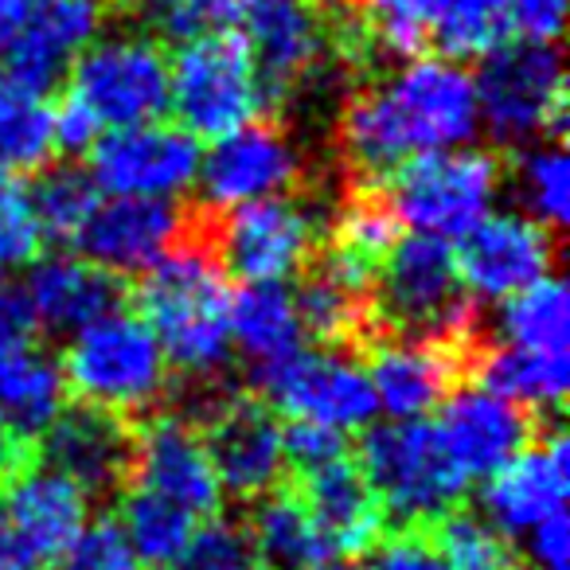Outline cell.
Segmentation results:
<instances>
[{"instance_id": "6da1fadb", "label": "cell", "mask_w": 570, "mask_h": 570, "mask_svg": "<svg viewBox=\"0 0 570 570\" xmlns=\"http://www.w3.org/2000/svg\"><path fill=\"white\" fill-rule=\"evenodd\" d=\"M473 75L450 59H411L387 82H360L336 126L352 184H387L422 153L476 137Z\"/></svg>"}, {"instance_id": "7a4b0ae2", "label": "cell", "mask_w": 570, "mask_h": 570, "mask_svg": "<svg viewBox=\"0 0 570 570\" xmlns=\"http://www.w3.org/2000/svg\"><path fill=\"white\" fill-rule=\"evenodd\" d=\"M137 309L153 328L168 367L184 380H223L235 356L230 344V285L207 246L184 223V238L145 269Z\"/></svg>"}, {"instance_id": "3957f363", "label": "cell", "mask_w": 570, "mask_h": 570, "mask_svg": "<svg viewBox=\"0 0 570 570\" xmlns=\"http://www.w3.org/2000/svg\"><path fill=\"white\" fill-rule=\"evenodd\" d=\"M375 325L387 336L473 348L484 341L453 246L430 235L399 238L372 285Z\"/></svg>"}, {"instance_id": "277c9868", "label": "cell", "mask_w": 570, "mask_h": 570, "mask_svg": "<svg viewBox=\"0 0 570 570\" xmlns=\"http://www.w3.org/2000/svg\"><path fill=\"white\" fill-rule=\"evenodd\" d=\"M71 403L137 422L168 391V360L141 313H106L79 328L59 360Z\"/></svg>"}, {"instance_id": "5b68a950", "label": "cell", "mask_w": 570, "mask_h": 570, "mask_svg": "<svg viewBox=\"0 0 570 570\" xmlns=\"http://www.w3.org/2000/svg\"><path fill=\"white\" fill-rule=\"evenodd\" d=\"M191 230L215 266L243 282H285L302 274L321 250V215L302 199H254L227 212H188Z\"/></svg>"}, {"instance_id": "8992f818", "label": "cell", "mask_w": 570, "mask_h": 570, "mask_svg": "<svg viewBox=\"0 0 570 570\" xmlns=\"http://www.w3.org/2000/svg\"><path fill=\"white\" fill-rule=\"evenodd\" d=\"M356 461L380 497L383 515L403 528H426L465 504L469 476L450 458L438 430L422 419L367 430Z\"/></svg>"}, {"instance_id": "52a82bcc", "label": "cell", "mask_w": 570, "mask_h": 570, "mask_svg": "<svg viewBox=\"0 0 570 570\" xmlns=\"http://www.w3.org/2000/svg\"><path fill=\"white\" fill-rule=\"evenodd\" d=\"M476 118L497 145L528 149L543 137H562L567 126V71L554 43L504 40L481 56L473 75Z\"/></svg>"}, {"instance_id": "ba28073f", "label": "cell", "mask_w": 570, "mask_h": 570, "mask_svg": "<svg viewBox=\"0 0 570 570\" xmlns=\"http://www.w3.org/2000/svg\"><path fill=\"white\" fill-rule=\"evenodd\" d=\"M504 160L484 149H442L406 160L387 184L399 223H411L414 235L453 243L469 235L484 215H492Z\"/></svg>"}, {"instance_id": "9c48e42d", "label": "cell", "mask_w": 570, "mask_h": 570, "mask_svg": "<svg viewBox=\"0 0 570 570\" xmlns=\"http://www.w3.org/2000/svg\"><path fill=\"white\" fill-rule=\"evenodd\" d=\"M168 106L184 134L219 137L266 118L258 75L238 32H215L184 40L168 63Z\"/></svg>"}, {"instance_id": "30bf717a", "label": "cell", "mask_w": 570, "mask_h": 570, "mask_svg": "<svg viewBox=\"0 0 570 570\" xmlns=\"http://www.w3.org/2000/svg\"><path fill=\"white\" fill-rule=\"evenodd\" d=\"M238 36L250 51L266 118L285 110L328 71L333 59H341L325 12L309 0H250Z\"/></svg>"}, {"instance_id": "8fae6325", "label": "cell", "mask_w": 570, "mask_h": 570, "mask_svg": "<svg viewBox=\"0 0 570 570\" xmlns=\"http://www.w3.org/2000/svg\"><path fill=\"white\" fill-rule=\"evenodd\" d=\"M188 422H196L219 492H230L238 500H258L269 489H277L285 473L282 422L266 399L250 395V391L219 387Z\"/></svg>"}, {"instance_id": "7c38bea8", "label": "cell", "mask_w": 570, "mask_h": 570, "mask_svg": "<svg viewBox=\"0 0 570 570\" xmlns=\"http://www.w3.org/2000/svg\"><path fill=\"white\" fill-rule=\"evenodd\" d=\"M67 90L102 129L157 121L168 110V59L153 36L95 40L67 71Z\"/></svg>"}, {"instance_id": "4fadbf2b", "label": "cell", "mask_w": 570, "mask_h": 570, "mask_svg": "<svg viewBox=\"0 0 570 570\" xmlns=\"http://www.w3.org/2000/svg\"><path fill=\"white\" fill-rule=\"evenodd\" d=\"M258 395L289 422H317L328 430H360L375 419V391L364 364L348 352H294L282 364L254 367Z\"/></svg>"}, {"instance_id": "5bb4252c", "label": "cell", "mask_w": 570, "mask_h": 570, "mask_svg": "<svg viewBox=\"0 0 570 570\" xmlns=\"http://www.w3.org/2000/svg\"><path fill=\"white\" fill-rule=\"evenodd\" d=\"M199 141L180 126L141 121L110 129L90 145V184L126 199H173L196 184Z\"/></svg>"}, {"instance_id": "9a60e30c", "label": "cell", "mask_w": 570, "mask_h": 570, "mask_svg": "<svg viewBox=\"0 0 570 570\" xmlns=\"http://www.w3.org/2000/svg\"><path fill=\"white\" fill-rule=\"evenodd\" d=\"M199 196L207 212H227L254 199H274L305 184L297 145L274 118H258L235 134L219 137L207 157H199Z\"/></svg>"}, {"instance_id": "2e32d148", "label": "cell", "mask_w": 570, "mask_h": 570, "mask_svg": "<svg viewBox=\"0 0 570 570\" xmlns=\"http://www.w3.org/2000/svg\"><path fill=\"white\" fill-rule=\"evenodd\" d=\"M453 258L473 302H508L539 277H551L559 258V230L515 212L484 215L469 235L458 238Z\"/></svg>"}, {"instance_id": "e0dca14e", "label": "cell", "mask_w": 570, "mask_h": 570, "mask_svg": "<svg viewBox=\"0 0 570 570\" xmlns=\"http://www.w3.org/2000/svg\"><path fill=\"white\" fill-rule=\"evenodd\" d=\"M481 344L458 348V344L406 341V336L375 333L360 348L364 372L375 391V406H383L395 422H411L430 414L434 406L445 403V395L453 387L469 383V372H473V360Z\"/></svg>"}, {"instance_id": "ac0fdd59", "label": "cell", "mask_w": 570, "mask_h": 570, "mask_svg": "<svg viewBox=\"0 0 570 570\" xmlns=\"http://www.w3.org/2000/svg\"><path fill=\"white\" fill-rule=\"evenodd\" d=\"M134 445L137 422L87 403H63V411L48 422V430L36 442V458L71 476L95 504V500L121 497L129 489Z\"/></svg>"}, {"instance_id": "d6986e66", "label": "cell", "mask_w": 570, "mask_h": 570, "mask_svg": "<svg viewBox=\"0 0 570 570\" xmlns=\"http://www.w3.org/2000/svg\"><path fill=\"white\" fill-rule=\"evenodd\" d=\"M0 489V520L36 567H51L90 523L87 492L40 458L17 469Z\"/></svg>"}, {"instance_id": "ffe728a7", "label": "cell", "mask_w": 570, "mask_h": 570, "mask_svg": "<svg viewBox=\"0 0 570 570\" xmlns=\"http://www.w3.org/2000/svg\"><path fill=\"white\" fill-rule=\"evenodd\" d=\"M438 438L458 461V469L476 481V476H492L500 465L528 450L539 434V419L523 406L508 403V399L484 391L481 383H461L445 395L438 406Z\"/></svg>"}, {"instance_id": "44dd1931", "label": "cell", "mask_w": 570, "mask_h": 570, "mask_svg": "<svg viewBox=\"0 0 570 570\" xmlns=\"http://www.w3.org/2000/svg\"><path fill=\"white\" fill-rule=\"evenodd\" d=\"M129 484L168 500L180 512H188L191 520L215 515L223 500L204 442H199L196 426L184 422L180 414H153V419L137 422Z\"/></svg>"}, {"instance_id": "7402d4cb", "label": "cell", "mask_w": 570, "mask_h": 570, "mask_svg": "<svg viewBox=\"0 0 570 570\" xmlns=\"http://www.w3.org/2000/svg\"><path fill=\"white\" fill-rule=\"evenodd\" d=\"M188 212L173 207L168 199H126L114 196L98 204L82 230L71 238L75 250L110 274H145L184 238Z\"/></svg>"}, {"instance_id": "603a6c76", "label": "cell", "mask_w": 570, "mask_h": 570, "mask_svg": "<svg viewBox=\"0 0 570 570\" xmlns=\"http://www.w3.org/2000/svg\"><path fill=\"white\" fill-rule=\"evenodd\" d=\"M567 492H570V445L562 426H547L539 445L531 442L528 450L515 453L508 465H500L489 476L484 489V520L497 531L512 535H528L551 515L567 512Z\"/></svg>"}, {"instance_id": "cb8c5ba5", "label": "cell", "mask_w": 570, "mask_h": 570, "mask_svg": "<svg viewBox=\"0 0 570 570\" xmlns=\"http://www.w3.org/2000/svg\"><path fill=\"white\" fill-rule=\"evenodd\" d=\"M102 28L106 0H32L17 43L4 56V75L48 98Z\"/></svg>"}, {"instance_id": "d4e9b609", "label": "cell", "mask_w": 570, "mask_h": 570, "mask_svg": "<svg viewBox=\"0 0 570 570\" xmlns=\"http://www.w3.org/2000/svg\"><path fill=\"white\" fill-rule=\"evenodd\" d=\"M289 489L317 523L328 554H364L383 535L387 515L352 453H341L325 465L297 469Z\"/></svg>"}, {"instance_id": "484cf974", "label": "cell", "mask_w": 570, "mask_h": 570, "mask_svg": "<svg viewBox=\"0 0 570 570\" xmlns=\"http://www.w3.org/2000/svg\"><path fill=\"white\" fill-rule=\"evenodd\" d=\"M36 328L48 333H79L106 313L126 309V277L95 266L82 254H48L36 258L24 282Z\"/></svg>"}, {"instance_id": "4316f807", "label": "cell", "mask_w": 570, "mask_h": 570, "mask_svg": "<svg viewBox=\"0 0 570 570\" xmlns=\"http://www.w3.org/2000/svg\"><path fill=\"white\" fill-rule=\"evenodd\" d=\"M302 274L305 277L294 294V309L297 321H302L305 341H317L328 352H360L380 333L372 309V289L348 282V277H341L317 258Z\"/></svg>"}, {"instance_id": "83f0119b", "label": "cell", "mask_w": 570, "mask_h": 570, "mask_svg": "<svg viewBox=\"0 0 570 570\" xmlns=\"http://www.w3.org/2000/svg\"><path fill=\"white\" fill-rule=\"evenodd\" d=\"M567 367L570 356H559V352H535L515 348V344L484 341L476 348L469 383H481L484 391L523 406V411H531L539 419L547 411L559 414L562 403H567Z\"/></svg>"}, {"instance_id": "f1b7e54d", "label": "cell", "mask_w": 570, "mask_h": 570, "mask_svg": "<svg viewBox=\"0 0 570 570\" xmlns=\"http://www.w3.org/2000/svg\"><path fill=\"white\" fill-rule=\"evenodd\" d=\"M63 403L67 387L56 356H48L36 341L0 344V419L24 442H40Z\"/></svg>"}, {"instance_id": "f546056e", "label": "cell", "mask_w": 570, "mask_h": 570, "mask_svg": "<svg viewBox=\"0 0 570 570\" xmlns=\"http://www.w3.org/2000/svg\"><path fill=\"white\" fill-rule=\"evenodd\" d=\"M230 344L254 367H269L302 352V321L282 282H246L230 294Z\"/></svg>"}, {"instance_id": "4dcf8cb0", "label": "cell", "mask_w": 570, "mask_h": 570, "mask_svg": "<svg viewBox=\"0 0 570 570\" xmlns=\"http://www.w3.org/2000/svg\"><path fill=\"white\" fill-rule=\"evenodd\" d=\"M243 528L254 559L266 570H309L313 562L333 559L317 523L309 520V512L289 484L285 489L277 484L266 497L250 500V515H246Z\"/></svg>"}, {"instance_id": "1f68e13d", "label": "cell", "mask_w": 570, "mask_h": 570, "mask_svg": "<svg viewBox=\"0 0 570 570\" xmlns=\"http://www.w3.org/2000/svg\"><path fill=\"white\" fill-rule=\"evenodd\" d=\"M51 157H56L51 102L0 75V173H40L51 165Z\"/></svg>"}, {"instance_id": "d6a6232c", "label": "cell", "mask_w": 570, "mask_h": 570, "mask_svg": "<svg viewBox=\"0 0 570 570\" xmlns=\"http://www.w3.org/2000/svg\"><path fill=\"white\" fill-rule=\"evenodd\" d=\"M497 328H500V344L567 356V336H570L567 285L554 274L539 277L535 285H528V289H520L515 297H508L504 309H500Z\"/></svg>"}, {"instance_id": "836d02e7", "label": "cell", "mask_w": 570, "mask_h": 570, "mask_svg": "<svg viewBox=\"0 0 570 570\" xmlns=\"http://www.w3.org/2000/svg\"><path fill=\"white\" fill-rule=\"evenodd\" d=\"M196 523L199 520H191L176 504H168V500L153 497L145 489H134V484L118 497V528L126 535L129 551L137 554V562H149L157 570L176 567Z\"/></svg>"}, {"instance_id": "e575fe53", "label": "cell", "mask_w": 570, "mask_h": 570, "mask_svg": "<svg viewBox=\"0 0 570 570\" xmlns=\"http://www.w3.org/2000/svg\"><path fill=\"white\" fill-rule=\"evenodd\" d=\"M360 20L375 59H422L430 51V28L445 0H344Z\"/></svg>"}, {"instance_id": "d590c367", "label": "cell", "mask_w": 570, "mask_h": 570, "mask_svg": "<svg viewBox=\"0 0 570 570\" xmlns=\"http://www.w3.org/2000/svg\"><path fill=\"white\" fill-rule=\"evenodd\" d=\"M426 535L453 570H523L512 539L469 508H453L430 520Z\"/></svg>"}, {"instance_id": "8d00e7d4", "label": "cell", "mask_w": 570, "mask_h": 570, "mask_svg": "<svg viewBox=\"0 0 570 570\" xmlns=\"http://www.w3.org/2000/svg\"><path fill=\"white\" fill-rule=\"evenodd\" d=\"M32 176L36 180L28 184L24 191H28V204H32L43 238L71 243L82 230V223L90 219V212L98 207V188L90 184V176L75 165H48Z\"/></svg>"}, {"instance_id": "74e56055", "label": "cell", "mask_w": 570, "mask_h": 570, "mask_svg": "<svg viewBox=\"0 0 570 570\" xmlns=\"http://www.w3.org/2000/svg\"><path fill=\"white\" fill-rule=\"evenodd\" d=\"M512 180L528 219L562 230L570 219V165L559 141L520 149L512 160Z\"/></svg>"}, {"instance_id": "f35d334b", "label": "cell", "mask_w": 570, "mask_h": 570, "mask_svg": "<svg viewBox=\"0 0 570 570\" xmlns=\"http://www.w3.org/2000/svg\"><path fill=\"white\" fill-rule=\"evenodd\" d=\"M504 40H512V36H508L492 0H445L442 17L430 28V48L438 59H450V63L481 59Z\"/></svg>"}, {"instance_id": "ab89813d", "label": "cell", "mask_w": 570, "mask_h": 570, "mask_svg": "<svg viewBox=\"0 0 570 570\" xmlns=\"http://www.w3.org/2000/svg\"><path fill=\"white\" fill-rule=\"evenodd\" d=\"M254 551L246 528L227 515H207L191 528L188 543H184L176 570H250Z\"/></svg>"}, {"instance_id": "60d3db41", "label": "cell", "mask_w": 570, "mask_h": 570, "mask_svg": "<svg viewBox=\"0 0 570 570\" xmlns=\"http://www.w3.org/2000/svg\"><path fill=\"white\" fill-rule=\"evenodd\" d=\"M43 230L17 176L0 173V269L32 266L43 250Z\"/></svg>"}, {"instance_id": "b9f144b4", "label": "cell", "mask_w": 570, "mask_h": 570, "mask_svg": "<svg viewBox=\"0 0 570 570\" xmlns=\"http://www.w3.org/2000/svg\"><path fill=\"white\" fill-rule=\"evenodd\" d=\"M56 570H141V562L129 551L118 520L102 515L79 531V539L56 559Z\"/></svg>"}, {"instance_id": "7bdbcfd3", "label": "cell", "mask_w": 570, "mask_h": 570, "mask_svg": "<svg viewBox=\"0 0 570 570\" xmlns=\"http://www.w3.org/2000/svg\"><path fill=\"white\" fill-rule=\"evenodd\" d=\"M250 0H173L165 4V36L173 40H196V36H215V32H238L243 12Z\"/></svg>"}, {"instance_id": "ee69618b", "label": "cell", "mask_w": 570, "mask_h": 570, "mask_svg": "<svg viewBox=\"0 0 570 570\" xmlns=\"http://www.w3.org/2000/svg\"><path fill=\"white\" fill-rule=\"evenodd\" d=\"M364 570H453L442 559L434 543H430L426 528H399L383 531L372 547H367V567Z\"/></svg>"}, {"instance_id": "f6af8a7d", "label": "cell", "mask_w": 570, "mask_h": 570, "mask_svg": "<svg viewBox=\"0 0 570 570\" xmlns=\"http://www.w3.org/2000/svg\"><path fill=\"white\" fill-rule=\"evenodd\" d=\"M512 40L554 43L567 20V0H492Z\"/></svg>"}, {"instance_id": "bcb514c9", "label": "cell", "mask_w": 570, "mask_h": 570, "mask_svg": "<svg viewBox=\"0 0 570 570\" xmlns=\"http://www.w3.org/2000/svg\"><path fill=\"white\" fill-rule=\"evenodd\" d=\"M341 453H348V438L341 430L317 426V422H289V426H282V458L294 473L297 469L325 465V461L341 458Z\"/></svg>"}, {"instance_id": "7dc6e473", "label": "cell", "mask_w": 570, "mask_h": 570, "mask_svg": "<svg viewBox=\"0 0 570 570\" xmlns=\"http://www.w3.org/2000/svg\"><path fill=\"white\" fill-rule=\"evenodd\" d=\"M51 137H56V153H67V157H79V153H90V145L102 137V126L98 118L71 95H63L51 102Z\"/></svg>"}, {"instance_id": "c3c4849f", "label": "cell", "mask_w": 570, "mask_h": 570, "mask_svg": "<svg viewBox=\"0 0 570 570\" xmlns=\"http://www.w3.org/2000/svg\"><path fill=\"white\" fill-rule=\"evenodd\" d=\"M528 551H531L535 570H567V559H570L567 512L551 515V520H543L539 528H531L528 531Z\"/></svg>"}, {"instance_id": "681fc988", "label": "cell", "mask_w": 570, "mask_h": 570, "mask_svg": "<svg viewBox=\"0 0 570 570\" xmlns=\"http://www.w3.org/2000/svg\"><path fill=\"white\" fill-rule=\"evenodd\" d=\"M36 341V317L28 294L20 282L0 277V344H24Z\"/></svg>"}, {"instance_id": "f907efd6", "label": "cell", "mask_w": 570, "mask_h": 570, "mask_svg": "<svg viewBox=\"0 0 570 570\" xmlns=\"http://www.w3.org/2000/svg\"><path fill=\"white\" fill-rule=\"evenodd\" d=\"M32 458H36V445L24 442V438H20L9 422L0 419V484L9 481L17 469H24Z\"/></svg>"}, {"instance_id": "816d5d0a", "label": "cell", "mask_w": 570, "mask_h": 570, "mask_svg": "<svg viewBox=\"0 0 570 570\" xmlns=\"http://www.w3.org/2000/svg\"><path fill=\"white\" fill-rule=\"evenodd\" d=\"M28 9H32V0H0V63L12 51V43H17L20 28L28 20Z\"/></svg>"}, {"instance_id": "f5cc1de1", "label": "cell", "mask_w": 570, "mask_h": 570, "mask_svg": "<svg viewBox=\"0 0 570 570\" xmlns=\"http://www.w3.org/2000/svg\"><path fill=\"white\" fill-rule=\"evenodd\" d=\"M0 570H40L24 551H20V543L12 539V531L4 528V520H0Z\"/></svg>"}, {"instance_id": "db71d44e", "label": "cell", "mask_w": 570, "mask_h": 570, "mask_svg": "<svg viewBox=\"0 0 570 570\" xmlns=\"http://www.w3.org/2000/svg\"><path fill=\"white\" fill-rule=\"evenodd\" d=\"M309 570H360V567L348 559H321V562H313Z\"/></svg>"}, {"instance_id": "11a10c76", "label": "cell", "mask_w": 570, "mask_h": 570, "mask_svg": "<svg viewBox=\"0 0 570 570\" xmlns=\"http://www.w3.org/2000/svg\"><path fill=\"white\" fill-rule=\"evenodd\" d=\"M134 4H160V9H165V4H173V0H134Z\"/></svg>"}, {"instance_id": "9f6ffc18", "label": "cell", "mask_w": 570, "mask_h": 570, "mask_svg": "<svg viewBox=\"0 0 570 570\" xmlns=\"http://www.w3.org/2000/svg\"><path fill=\"white\" fill-rule=\"evenodd\" d=\"M250 570H266V567H250Z\"/></svg>"}]
</instances>
